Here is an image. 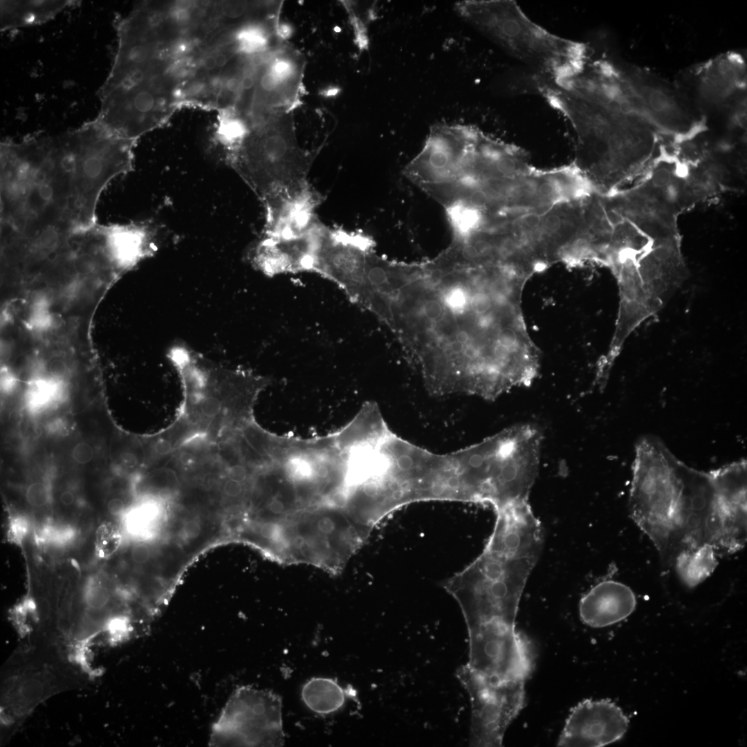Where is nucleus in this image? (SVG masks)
<instances>
[{
  "label": "nucleus",
  "instance_id": "nucleus-9",
  "mask_svg": "<svg viewBox=\"0 0 747 747\" xmlns=\"http://www.w3.org/2000/svg\"><path fill=\"white\" fill-rule=\"evenodd\" d=\"M282 701L273 691L250 685L230 696L210 735V746H281Z\"/></svg>",
  "mask_w": 747,
  "mask_h": 747
},
{
  "label": "nucleus",
  "instance_id": "nucleus-37",
  "mask_svg": "<svg viewBox=\"0 0 747 747\" xmlns=\"http://www.w3.org/2000/svg\"><path fill=\"white\" fill-rule=\"evenodd\" d=\"M107 510L112 515H120L124 510V501L119 498H113L109 501Z\"/></svg>",
  "mask_w": 747,
  "mask_h": 747
},
{
  "label": "nucleus",
  "instance_id": "nucleus-32",
  "mask_svg": "<svg viewBox=\"0 0 747 747\" xmlns=\"http://www.w3.org/2000/svg\"><path fill=\"white\" fill-rule=\"evenodd\" d=\"M131 557L137 564L146 563L151 557V551L147 545L137 544L131 551Z\"/></svg>",
  "mask_w": 747,
  "mask_h": 747
},
{
  "label": "nucleus",
  "instance_id": "nucleus-31",
  "mask_svg": "<svg viewBox=\"0 0 747 747\" xmlns=\"http://www.w3.org/2000/svg\"><path fill=\"white\" fill-rule=\"evenodd\" d=\"M222 405L217 398L208 396L204 398L201 404V409L203 415L207 417H214L221 412Z\"/></svg>",
  "mask_w": 747,
  "mask_h": 747
},
{
  "label": "nucleus",
  "instance_id": "nucleus-21",
  "mask_svg": "<svg viewBox=\"0 0 747 747\" xmlns=\"http://www.w3.org/2000/svg\"><path fill=\"white\" fill-rule=\"evenodd\" d=\"M80 3L71 0H1L0 30L6 31L46 24L65 9Z\"/></svg>",
  "mask_w": 747,
  "mask_h": 747
},
{
  "label": "nucleus",
  "instance_id": "nucleus-11",
  "mask_svg": "<svg viewBox=\"0 0 747 747\" xmlns=\"http://www.w3.org/2000/svg\"><path fill=\"white\" fill-rule=\"evenodd\" d=\"M456 676L470 697V746H502L507 728L525 706L526 682L493 684L463 665L458 669Z\"/></svg>",
  "mask_w": 747,
  "mask_h": 747
},
{
  "label": "nucleus",
  "instance_id": "nucleus-12",
  "mask_svg": "<svg viewBox=\"0 0 747 747\" xmlns=\"http://www.w3.org/2000/svg\"><path fill=\"white\" fill-rule=\"evenodd\" d=\"M628 726L627 717L611 700L585 699L572 708L557 746H607L620 739Z\"/></svg>",
  "mask_w": 747,
  "mask_h": 747
},
{
  "label": "nucleus",
  "instance_id": "nucleus-18",
  "mask_svg": "<svg viewBox=\"0 0 747 747\" xmlns=\"http://www.w3.org/2000/svg\"><path fill=\"white\" fill-rule=\"evenodd\" d=\"M103 252L113 271L124 273L156 250L157 230L148 222L99 224Z\"/></svg>",
  "mask_w": 747,
  "mask_h": 747
},
{
  "label": "nucleus",
  "instance_id": "nucleus-7",
  "mask_svg": "<svg viewBox=\"0 0 747 747\" xmlns=\"http://www.w3.org/2000/svg\"><path fill=\"white\" fill-rule=\"evenodd\" d=\"M678 463L679 459L654 437H643L636 445L630 515L669 566L681 489Z\"/></svg>",
  "mask_w": 747,
  "mask_h": 747
},
{
  "label": "nucleus",
  "instance_id": "nucleus-28",
  "mask_svg": "<svg viewBox=\"0 0 747 747\" xmlns=\"http://www.w3.org/2000/svg\"><path fill=\"white\" fill-rule=\"evenodd\" d=\"M18 378L15 372L7 366L1 368V389L3 394L12 392L18 384Z\"/></svg>",
  "mask_w": 747,
  "mask_h": 747
},
{
  "label": "nucleus",
  "instance_id": "nucleus-6",
  "mask_svg": "<svg viewBox=\"0 0 747 747\" xmlns=\"http://www.w3.org/2000/svg\"><path fill=\"white\" fill-rule=\"evenodd\" d=\"M227 150L232 167L262 199L304 183L310 163L298 146L289 112L248 124L241 139Z\"/></svg>",
  "mask_w": 747,
  "mask_h": 747
},
{
  "label": "nucleus",
  "instance_id": "nucleus-41",
  "mask_svg": "<svg viewBox=\"0 0 747 747\" xmlns=\"http://www.w3.org/2000/svg\"><path fill=\"white\" fill-rule=\"evenodd\" d=\"M203 65L206 70H213L217 68L214 55H209L206 56L203 60Z\"/></svg>",
  "mask_w": 747,
  "mask_h": 747
},
{
  "label": "nucleus",
  "instance_id": "nucleus-14",
  "mask_svg": "<svg viewBox=\"0 0 747 747\" xmlns=\"http://www.w3.org/2000/svg\"><path fill=\"white\" fill-rule=\"evenodd\" d=\"M746 461L710 471L721 517L725 555L742 549L746 542Z\"/></svg>",
  "mask_w": 747,
  "mask_h": 747
},
{
  "label": "nucleus",
  "instance_id": "nucleus-39",
  "mask_svg": "<svg viewBox=\"0 0 747 747\" xmlns=\"http://www.w3.org/2000/svg\"><path fill=\"white\" fill-rule=\"evenodd\" d=\"M156 452L160 455L168 454L172 450L170 442L166 439L158 440L154 446Z\"/></svg>",
  "mask_w": 747,
  "mask_h": 747
},
{
  "label": "nucleus",
  "instance_id": "nucleus-10",
  "mask_svg": "<svg viewBox=\"0 0 747 747\" xmlns=\"http://www.w3.org/2000/svg\"><path fill=\"white\" fill-rule=\"evenodd\" d=\"M720 185L719 170L708 160L661 153L634 187L677 216L715 194Z\"/></svg>",
  "mask_w": 747,
  "mask_h": 747
},
{
  "label": "nucleus",
  "instance_id": "nucleus-8",
  "mask_svg": "<svg viewBox=\"0 0 747 747\" xmlns=\"http://www.w3.org/2000/svg\"><path fill=\"white\" fill-rule=\"evenodd\" d=\"M60 135L75 201L86 227L95 223L100 196L110 182L133 169L136 140L121 137L96 118Z\"/></svg>",
  "mask_w": 747,
  "mask_h": 747
},
{
  "label": "nucleus",
  "instance_id": "nucleus-3",
  "mask_svg": "<svg viewBox=\"0 0 747 747\" xmlns=\"http://www.w3.org/2000/svg\"><path fill=\"white\" fill-rule=\"evenodd\" d=\"M58 136L1 142V230L23 237L86 228Z\"/></svg>",
  "mask_w": 747,
  "mask_h": 747
},
{
  "label": "nucleus",
  "instance_id": "nucleus-1",
  "mask_svg": "<svg viewBox=\"0 0 747 747\" xmlns=\"http://www.w3.org/2000/svg\"><path fill=\"white\" fill-rule=\"evenodd\" d=\"M452 256L405 286L399 341L430 389L468 392L508 385L538 354L523 319L522 292Z\"/></svg>",
  "mask_w": 747,
  "mask_h": 747
},
{
  "label": "nucleus",
  "instance_id": "nucleus-34",
  "mask_svg": "<svg viewBox=\"0 0 747 747\" xmlns=\"http://www.w3.org/2000/svg\"><path fill=\"white\" fill-rule=\"evenodd\" d=\"M228 474L229 479L243 483L248 479V471L243 465L235 464L230 467Z\"/></svg>",
  "mask_w": 747,
  "mask_h": 747
},
{
  "label": "nucleus",
  "instance_id": "nucleus-26",
  "mask_svg": "<svg viewBox=\"0 0 747 747\" xmlns=\"http://www.w3.org/2000/svg\"><path fill=\"white\" fill-rule=\"evenodd\" d=\"M111 594L109 589L101 584H90L84 593V602L89 609H104L109 603Z\"/></svg>",
  "mask_w": 747,
  "mask_h": 747
},
{
  "label": "nucleus",
  "instance_id": "nucleus-35",
  "mask_svg": "<svg viewBox=\"0 0 747 747\" xmlns=\"http://www.w3.org/2000/svg\"><path fill=\"white\" fill-rule=\"evenodd\" d=\"M223 490L226 495L236 498L243 492V483L229 479L225 481Z\"/></svg>",
  "mask_w": 747,
  "mask_h": 747
},
{
  "label": "nucleus",
  "instance_id": "nucleus-43",
  "mask_svg": "<svg viewBox=\"0 0 747 747\" xmlns=\"http://www.w3.org/2000/svg\"><path fill=\"white\" fill-rule=\"evenodd\" d=\"M374 255V254H372L371 255ZM371 255H370V256L369 257V258L367 259V261H368V259H369V257H371ZM366 264H367V263H366ZM365 266H366V265H365ZM364 271H365V270H364ZM362 276H363V275H362ZM361 280H362V279H361ZM359 285H360V284H359ZM358 288H357V290H358ZM357 290H356V293H357ZM356 295H355V297H354V298H355V299H354V302H354V304H355V299H356Z\"/></svg>",
  "mask_w": 747,
  "mask_h": 747
},
{
  "label": "nucleus",
  "instance_id": "nucleus-44",
  "mask_svg": "<svg viewBox=\"0 0 747 747\" xmlns=\"http://www.w3.org/2000/svg\"><path fill=\"white\" fill-rule=\"evenodd\" d=\"M372 256H373V255H372ZM372 256H371V257H372ZM369 258H370V257H369ZM369 259H368V260H369ZM364 272H365V271H364ZM361 281H362V280H361ZM360 283H361V282H360ZM359 286H360V285H359ZM358 287H359V286H358ZM357 292H358V290H357ZM356 294H357V293H356ZM355 304H356V299H355Z\"/></svg>",
  "mask_w": 747,
  "mask_h": 747
},
{
  "label": "nucleus",
  "instance_id": "nucleus-25",
  "mask_svg": "<svg viewBox=\"0 0 747 747\" xmlns=\"http://www.w3.org/2000/svg\"><path fill=\"white\" fill-rule=\"evenodd\" d=\"M56 322V315L49 296L44 292L35 293L30 302L24 318L26 330L33 335H43L53 331Z\"/></svg>",
  "mask_w": 747,
  "mask_h": 747
},
{
  "label": "nucleus",
  "instance_id": "nucleus-29",
  "mask_svg": "<svg viewBox=\"0 0 747 747\" xmlns=\"http://www.w3.org/2000/svg\"><path fill=\"white\" fill-rule=\"evenodd\" d=\"M93 450L87 443H78L74 446L72 451L73 459L80 464L89 463L93 459Z\"/></svg>",
  "mask_w": 747,
  "mask_h": 747
},
{
  "label": "nucleus",
  "instance_id": "nucleus-19",
  "mask_svg": "<svg viewBox=\"0 0 747 747\" xmlns=\"http://www.w3.org/2000/svg\"><path fill=\"white\" fill-rule=\"evenodd\" d=\"M266 208L264 235L290 237L313 227L315 198L305 183L273 193L263 199Z\"/></svg>",
  "mask_w": 747,
  "mask_h": 747
},
{
  "label": "nucleus",
  "instance_id": "nucleus-30",
  "mask_svg": "<svg viewBox=\"0 0 747 747\" xmlns=\"http://www.w3.org/2000/svg\"><path fill=\"white\" fill-rule=\"evenodd\" d=\"M28 532L26 521L21 517L15 518L10 524L9 533L11 537L17 543H21Z\"/></svg>",
  "mask_w": 747,
  "mask_h": 747
},
{
  "label": "nucleus",
  "instance_id": "nucleus-5",
  "mask_svg": "<svg viewBox=\"0 0 747 747\" xmlns=\"http://www.w3.org/2000/svg\"><path fill=\"white\" fill-rule=\"evenodd\" d=\"M465 21L540 75L560 79L587 61L582 42L556 35L531 19L512 0H465L454 4Z\"/></svg>",
  "mask_w": 747,
  "mask_h": 747
},
{
  "label": "nucleus",
  "instance_id": "nucleus-22",
  "mask_svg": "<svg viewBox=\"0 0 747 747\" xmlns=\"http://www.w3.org/2000/svg\"><path fill=\"white\" fill-rule=\"evenodd\" d=\"M68 392L64 379L39 369L31 374L24 391L25 403L33 413L42 412L62 400Z\"/></svg>",
  "mask_w": 747,
  "mask_h": 747
},
{
  "label": "nucleus",
  "instance_id": "nucleus-20",
  "mask_svg": "<svg viewBox=\"0 0 747 747\" xmlns=\"http://www.w3.org/2000/svg\"><path fill=\"white\" fill-rule=\"evenodd\" d=\"M634 593L626 584L605 580L592 587L580 600L582 621L595 628L605 627L623 620L635 610Z\"/></svg>",
  "mask_w": 747,
  "mask_h": 747
},
{
  "label": "nucleus",
  "instance_id": "nucleus-13",
  "mask_svg": "<svg viewBox=\"0 0 747 747\" xmlns=\"http://www.w3.org/2000/svg\"><path fill=\"white\" fill-rule=\"evenodd\" d=\"M371 242L322 228L312 271L335 283L349 297L358 284Z\"/></svg>",
  "mask_w": 747,
  "mask_h": 747
},
{
  "label": "nucleus",
  "instance_id": "nucleus-42",
  "mask_svg": "<svg viewBox=\"0 0 747 747\" xmlns=\"http://www.w3.org/2000/svg\"><path fill=\"white\" fill-rule=\"evenodd\" d=\"M214 57H215L216 67L222 68L228 62V57L224 53H218L216 55H214Z\"/></svg>",
  "mask_w": 747,
  "mask_h": 747
},
{
  "label": "nucleus",
  "instance_id": "nucleus-38",
  "mask_svg": "<svg viewBox=\"0 0 747 747\" xmlns=\"http://www.w3.org/2000/svg\"><path fill=\"white\" fill-rule=\"evenodd\" d=\"M37 613L43 620L48 618L50 614V604L46 598H42L37 605Z\"/></svg>",
  "mask_w": 747,
  "mask_h": 747
},
{
  "label": "nucleus",
  "instance_id": "nucleus-16",
  "mask_svg": "<svg viewBox=\"0 0 747 747\" xmlns=\"http://www.w3.org/2000/svg\"><path fill=\"white\" fill-rule=\"evenodd\" d=\"M258 67L257 103L270 108L271 116L284 112L295 102L304 71V59L288 46L277 48Z\"/></svg>",
  "mask_w": 747,
  "mask_h": 747
},
{
  "label": "nucleus",
  "instance_id": "nucleus-24",
  "mask_svg": "<svg viewBox=\"0 0 747 747\" xmlns=\"http://www.w3.org/2000/svg\"><path fill=\"white\" fill-rule=\"evenodd\" d=\"M304 704L319 714H329L340 710L345 703L344 690L333 679L323 677L312 678L306 681L301 690Z\"/></svg>",
  "mask_w": 747,
  "mask_h": 747
},
{
  "label": "nucleus",
  "instance_id": "nucleus-27",
  "mask_svg": "<svg viewBox=\"0 0 747 747\" xmlns=\"http://www.w3.org/2000/svg\"><path fill=\"white\" fill-rule=\"evenodd\" d=\"M26 499L29 505L33 507H44L50 499L48 486L41 481L32 483L26 489Z\"/></svg>",
  "mask_w": 747,
  "mask_h": 747
},
{
  "label": "nucleus",
  "instance_id": "nucleus-40",
  "mask_svg": "<svg viewBox=\"0 0 747 747\" xmlns=\"http://www.w3.org/2000/svg\"><path fill=\"white\" fill-rule=\"evenodd\" d=\"M59 499L63 505L69 506L73 504L75 497L72 492L65 490L61 493Z\"/></svg>",
  "mask_w": 747,
  "mask_h": 747
},
{
  "label": "nucleus",
  "instance_id": "nucleus-4",
  "mask_svg": "<svg viewBox=\"0 0 747 747\" xmlns=\"http://www.w3.org/2000/svg\"><path fill=\"white\" fill-rule=\"evenodd\" d=\"M543 544L544 535L531 524L517 519H496L482 553L443 583L458 602L468 629L516 627L520 598Z\"/></svg>",
  "mask_w": 747,
  "mask_h": 747
},
{
  "label": "nucleus",
  "instance_id": "nucleus-17",
  "mask_svg": "<svg viewBox=\"0 0 747 747\" xmlns=\"http://www.w3.org/2000/svg\"><path fill=\"white\" fill-rule=\"evenodd\" d=\"M322 229L313 225L297 236L264 235L254 250V264L269 276L312 270Z\"/></svg>",
  "mask_w": 747,
  "mask_h": 747
},
{
  "label": "nucleus",
  "instance_id": "nucleus-2",
  "mask_svg": "<svg viewBox=\"0 0 747 747\" xmlns=\"http://www.w3.org/2000/svg\"><path fill=\"white\" fill-rule=\"evenodd\" d=\"M547 102L571 124L575 140L573 165L597 192L608 194L638 178L656 154L652 131L620 101L537 78Z\"/></svg>",
  "mask_w": 747,
  "mask_h": 747
},
{
  "label": "nucleus",
  "instance_id": "nucleus-33",
  "mask_svg": "<svg viewBox=\"0 0 747 747\" xmlns=\"http://www.w3.org/2000/svg\"><path fill=\"white\" fill-rule=\"evenodd\" d=\"M223 13L230 18L241 17L247 10V4L243 2L225 3L223 7Z\"/></svg>",
  "mask_w": 747,
  "mask_h": 747
},
{
  "label": "nucleus",
  "instance_id": "nucleus-15",
  "mask_svg": "<svg viewBox=\"0 0 747 747\" xmlns=\"http://www.w3.org/2000/svg\"><path fill=\"white\" fill-rule=\"evenodd\" d=\"M474 130L467 125L433 126L423 149L407 167L406 174L418 185L436 181L459 160Z\"/></svg>",
  "mask_w": 747,
  "mask_h": 747
},
{
  "label": "nucleus",
  "instance_id": "nucleus-36",
  "mask_svg": "<svg viewBox=\"0 0 747 747\" xmlns=\"http://www.w3.org/2000/svg\"><path fill=\"white\" fill-rule=\"evenodd\" d=\"M201 531V526L200 524L195 520H189L186 522L182 529L184 536L190 540L196 538L200 535Z\"/></svg>",
  "mask_w": 747,
  "mask_h": 747
},
{
  "label": "nucleus",
  "instance_id": "nucleus-23",
  "mask_svg": "<svg viewBox=\"0 0 747 747\" xmlns=\"http://www.w3.org/2000/svg\"><path fill=\"white\" fill-rule=\"evenodd\" d=\"M714 548L709 544L680 552L672 566L680 580L688 587L693 588L710 576L718 560Z\"/></svg>",
  "mask_w": 747,
  "mask_h": 747
}]
</instances>
